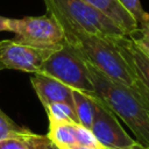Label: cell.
<instances>
[{
	"instance_id": "6da1fadb",
	"label": "cell",
	"mask_w": 149,
	"mask_h": 149,
	"mask_svg": "<svg viewBox=\"0 0 149 149\" xmlns=\"http://www.w3.org/2000/svg\"><path fill=\"white\" fill-rule=\"evenodd\" d=\"M49 15L61 24L64 33V42L66 44L78 51L85 61L94 65L109 79L129 87L136 92L144 101L142 87L128 63L121 55L120 50L118 49L114 42L115 37L112 38L90 34L57 14Z\"/></svg>"
},
{
	"instance_id": "7a4b0ae2",
	"label": "cell",
	"mask_w": 149,
	"mask_h": 149,
	"mask_svg": "<svg viewBox=\"0 0 149 149\" xmlns=\"http://www.w3.org/2000/svg\"><path fill=\"white\" fill-rule=\"evenodd\" d=\"M85 62L95 95L128 126L141 146L149 148V108L142 98L129 87L109 79L87 61Z\"/></svg>"
},
{
	"instance_id": "3957f363",
	"label": "cell",
	"mask_w": 149,
	"mask_h": 149,
	"mask_svg": "<svg viewBox=\"0 0 149 149\" xmlns=\"http://www.w3.org/2000/svg\"><path fill=\"white\" fill-rule=\"evenodd\" d=\"M43 2L48 14H57L90 34L112 38L127 36L113 20L84 0H43Z\"/></svg>"
},
{
	"instance_id": "277c9868",
	"label": "cell",
	"mask_w": 149,
	"mask_h": 149,
	"mask_svg": "<svg viewBox=\"0 0 149 149\" xmlns=\"http://www.w3.org/2000/svg\"><path fill=\"white\" fill-rule=\"evenodd\" d=\"M37 73L50 76L73 90L95 94L85 59L65 42L43 62Z\"/></svg>"
},
{
	"instance_id": "5b68a950",
	"label": "cell",
	"mask_w": 149,
	"mask_h": 149,
	"mask_svg": "<svg viewBox=\"0 0 149 149\" xmlns=\"http://www.w3.org/2000/svg\"><path fill=\"white\" fill-rule=\"evenodd\" d=\"M8 31L15 34V41L36 48L58 49L64 43L61 24L49 14L8 19Z\"/></svg>"
},
{
	"instance_id": "8992f818",
	"label": "cell",
	"mask_w": 149,
	"mask_h": 149,
	"mask_svg": "<svg viewBox=\"0 0 149 149\" xmlns=\"http://www.w3.org/2000/svg\"><path fill=\"white\" fill-rule=\"evenodd\" d=\"M91 130L106 149H135L139 144L125 132L116 115L98 97L95 98V114Z\"/></svg>"
},
{
	"instance_id": "52a82bcc",
	"label": "cell",
	"mask_w": 149,
	"mask_h": 149,
	"mask_svg": "<svg viewBox=\"0 0 149 149\" xmlns=\"http://www.w3.org/2000/svg\"><path fill=\"white\" fill-rule=\"evenodd\" d=\"M56 49H42L12 40L0 41V61L5 69L37 73L43 62Z\"/></svg>"
},
{
	"instance_id": "ba28073f",
	"label": "cell",
	"mask_w": 149,
	"mask_h": 149,
	"mask_svg": "<svg viewBox=\"0 0 149 149\" xmlns=\"http://www.w3.org/2000/svg\"><path fill=\"white\" fill-rule=\"evenodd\" d=\"M114 42L140 83L144 101L149 108V55L140 49L128 36L115 37Z\"/></svg>"
},
{
	"instance_id": "9c48e42d",
	"label": "cell",
	"mask_w": 149,
	"mask_h": 149,
	"mask_svg": "<svg viewBox=\"0 0 149 149\" xmlns=\"http://www.w3.org/2000/svg\"><path fill=\"white\" fill-rule=\"evenodd\" d=\"M30 81L43 107L51 102H66L73 106V88L65 85L64 83L43 73H33Z\"/></svg>"
},
{
	"instance_id": "30bf717a",
	"label": "cell",
	"mask_w": 149,
	"mask_h": 149,
	"mask_svg": "<svg viewBox=\"0 0 149 149\" xmlns=\"http://www.w3.org/2000/svg\"><path fill=\"white\" fill-rule=\"evenodd\" d=\"M88 5L99 9L101 13L113 20L127 35H133L137 29L139 24L133 15L118 1V0H84Z\"/></svg>"
},
{
	"instance_id": "8fae6325",
	"label": "cell",
	"mask_w": 149,
	"mask_h": 149,
	"mask_svg": "<svg viewBox=\"0 0 149 149\" xmlns=\"http://www.w3.org/2000/svg\"><path fill=\"white\" fill-rule=\"evenodd\" d=\"M95 94L91 95L78 90L72 91V102L78 121L81 126L90 129L95 114Z\"/></svg>"
},
{
	"instance_id": "7c38bea8",
	"label": "cell",
	"mask_w": 149,
	"mask_h": 149,
	"mask_svg": "<svg viewBox=\"0 0 149 149\" xmlns=\"http://www.w3.org/2000/svg\"><path fill=\"white\" fill-rule=\"evenodd\" d=\"M73 125L71 122H54L49 121L48 139L58 148H72L76 146Z\"/></svg>"
},
{
	"instance_id": "4fadbf2b",
	"label": "cell",
	"mask_w": 149,
	"mask_h": 149,
	"mask_svg": "<svg viewBox=\"0 0 149 149\" xmlns=\"http://www.w3.org/2000/svg\"><path fill=\"white\" fill-rule=\"evenodd\" d=\"M49 121L79 123L72 105L66 102H51L44 107Z\"/></svg>"
},
{
	"instance_id": "5bb4252c",
	"label": "cell",
	"mask_w": 149,
	"mask_h": 149,
	"mask_svg": "<svg viewBox=\"0 0 149 149\" xmlns=\"http://www.w3.org/2000/svg\"><path fill=\"white\" fill-rule=\"evenodd\" d=\"M30 134L31 132L28 129L24 133L3 137L0 140V149H34Z\"/></svg>"
},
{
	"instance_id": "9a60e30c",
	"label": "cell",
	"mask_w": 149,
	"mask_h": 149,
	"mask_svg": "<svg viewBox=\"0 0 149 149\" xmlns=\"http://www.w3.org/2000/svg\"><path fill=\"white\" fill-rule=\"evenodd\" d=\"M73 132H74V139H76V146H81V147H102L95 136L93 135L92 130L90 128H86L81 126L80 123H74L73 125Z\"/></svg>"
},
{
	"instance_id": "2e32d148",
	"label": "cell",
	"mask_w": 149,
	"mask_h": 149,
	"mask_svg": "<svg viewBox=\"0 0 149 149\" xmlns=\"http://www.w3.org/2000/svg\"><path fill=\"white\" fill-rule=\"evenodd\" d=\"M136 20L139 27L149 22V14L142 8L140 0H118Z\"/></svg>"
},
{
	"instance_id": "e0dca14e",
	"label": "cell",
	"mask_w": 149,
	"mask_h": 149,
	"mask_svg": "<svg viewBox=\"0 0 149 149\" xmlns=\"http://www.w3.org/2000/svg\"><path fill=\"white\" fill-rule=\"evenodd\" d=\"M27 128H23L15 123L1 108H0V140L14 134H21L27 132Z\"/></svg>"
},
{
	"instance_id": "ac0fdd59",
	"label": "cell",
	"mask_w": 149,
	"mask_h": 149,
	"mask_svg": "<svg viewBox=\"0 0 149 149\" xmlns=\"http://www.w3.org/2000/svg\"><path fill=\"white\" fill-rule=\"evenodd\" d=\"M129 37L140 49H142L147 55H149V22L140 26L139 29Z\"/></svg>"
},
{
	"instance_id": "d6986e66",
	"label": "cell",
	"mask_w": 149,
	"mask_h": 149,
	"mask_svg": "<svg viewBox=\"0 0 149 149\" xmlns=\"http://www.w3.org/2000/svg\"><path fill=\"white\" fill-rule=\"evenodd\" d=\"M30 141L33 143L34 149H61L55 143H52L47 135H40L31 132L30 134Z\"/></svg>"
},
{
	"instance_id": "ffe728a7",
	"label": "cell",
	"mask_w": 149,
	"mask_h": 149,
	"mask_svg": "<svg viewBox=\"0 0 149 149\" xmlns=\"http://www.w3.org/2000/svg\"><path fill=\"white\" fill-rule=\"evenodd\" d=\"M0 31H8V17L0 16Z\"/></svg>"
},
{
	"instance_id": "44dd1931",
	"label": "cell",
	"mask_w": 149,
	"mask_h": 149,
	"mask_svg": "<svg viewBox=\"0 0 149 149\" xmlns=\"http://www.w3.org/2000/svg\"><path fill=\"white\" fill-rule=\"evenodd\" d=\"M70 149H106V148H104V147H98V148H95V147H81V146H73L72 148H70Z\"/></svg>"
},
{
	"instance_id": "7402d4cb",
	"label": "cell",
	"mask_w": 149,
	"mask_h": 149,
	"mask_svg": "<svg viewBox=\"0 0 149 149\" xmlns=\"http://www.w3.org/2000/svg\"><path fill=\"white\" fill-rule=\"evenodd\" d=\"M135 149H149V148H146V147H143V146H141V144L139 143V144L136 146V148H135Z\"/></svg>"
},
{
	"instance_id": "603a6c76",
	"label": "cell",
	"mask_w": 149,
	"mask_h": 149,
	"mask_svg": "<svg viewBox=\"0 0 149 149\" xmlns=\"http://www.w3.org/2000/svg\"><path fill=\"white\" fill-rule=\"evenodd\" d=\"M5 68H3V65H2V63H1V61H0V70H3Z\"/></svg>"
},
{
	"instance_id": "cb8c5ba5",
	"label": "cell",
	"mask_w": 149,
	"mask_h": 149,
	"mask_svg": "<svg viewBox=\"0 0 149 149\" xmlns=\"http://www.w3.org/2000/svg\"><path fill=\"white\" fill-rule=\"evenodd\" d=\"M62 149H70V148H62Z\"/></svg>"
}]
</instances>
